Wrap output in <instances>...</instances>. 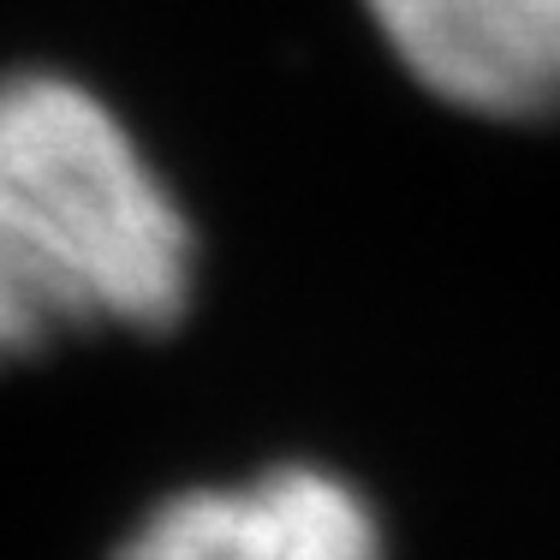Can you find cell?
<instances>
[{
  "instance_id": "1",
  "label": "cell",
  "mask_w": 560,
  "mask_h": 560,
  "mask_svg": "<svg viewBox=\"0 0 560 560\" xmlns=\"http://www.w3.org/2000/svg\"><path fill=\"white\" fill-rule=\"evenodd\" d=\"M191 292V215L131 119L55 66L0 72V376L162 335Z\"/></svg>"
},
{
  "instance_id": "2",
  "label": "cell",
  "mask_w": 560,
  "mask_h": 560,
  "mask_svg": "<svg viewBox=\"0 0 560 560\" xmlns=\"http://www.w3.org/2000/svg\"><path fill=\"white\" fill-rule=\"evenodd\" d=\"M108 560H382V525L346 477L269 465L155 501Z\"/></svg>"
},
{
  "instance_id": "3",
  "label": "cell",
  "mask_w": 560,
  "mask_h": 560,
  "mask_svg": "<svg viewBox=\"0 0 560 560\" xmlns=\"http://www.w3.org/2000/svg\"><path fill=\"white\" fill-rule=\"evenodd\" d=\"M364 12L447 108L483 119L560 108V0H364Z\"/></svg>"
}]
</instances>
